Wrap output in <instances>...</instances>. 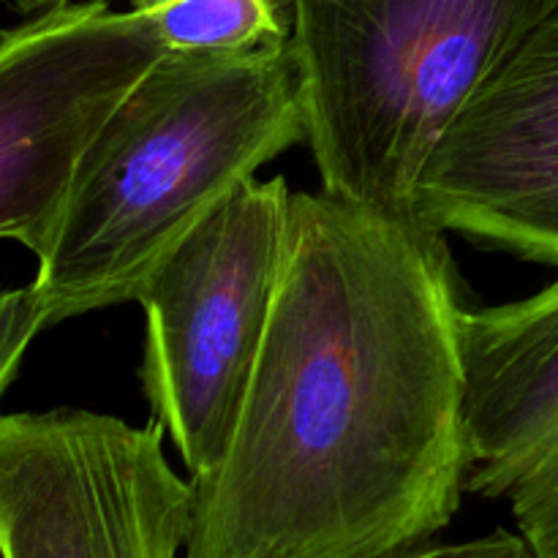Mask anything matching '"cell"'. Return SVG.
I'll return each instance as SVG.
<instances>
[{"label":"cell","instance_id":"cell-1","mask_svg":"<svg viewBox=\"0 0 558 558\" xmlns=\"http://www.w3.org/2000/svg\"><path fill=\"white\" fill-rule=\"evenodd\" d=\"M461 281L445 234L294 191L265 341L183 558H387L469 477Z\"/></svg>","mask_w":558,"mask_h":558},{"label":"cell","instance_id":"cell-2","mask_svg":"<svg viewBox=\"0 0 558 558\" xmlns=\"http://www.w3.org/2000/svg\"><path fill=\"white\" fill-rule=\"evenodd\" d=\"M305 140L292 41L163 52L82 156L31 283L47 325L134 300L213 207Z\"/></svg>","mask_w":558,"mask_h":558},{"label":"cell","instance_id":"cell-3","mask_svg":"<svg viewBox=\"0 0 558 558\" xmlns=\"http://www.w3.org/2000/svg\"><path fill=\"white\" fill-rule=\"evenodd\" d=\"M322 191L414 218L452 120L558 0H292Z\"/></svg>","mask_w":558,"mask_h":558},{"label":"cell","instance_id":"cell-4","mask_svg":"<svg viewBox=\"0 0 558 558\" xmlns=\"http://www.w3.org/2000/svg\"><path fill=\"white\" fill-rule=\"evenodd\" d=\"M287 180L234 189L145 278L140 385L189 469L218 463L248 390L287 256Z\"/></svg>","mask_w":558,"mask_h":558},{"label":"cell","instance_id":"cell-5","mask_svg":"<svg viewBox=\"0 0 558 558\" xmlns=\"http://www.w3.org/2000/svg\"><path fill=\"white\" fill-rule=\"evenodd\" d=\"M163 434L90 409L0 414V558H183L194 488Z\"/></svg>","mask_w":558,"mask_h":558},{"label":"cell","instance_id":"cell-6","mask_svg":"<svg viewBox=\"0 0 558 558\" xmlns=\"http://www.w3.org/2000/svg\"><path fill=\"white\" fill-rule=\"evenodd\" d=\"M163 54L134 9L69 0L0 33V240L47 254L82 156Z\"/></svg>","mask_w":558,"mask_h":558},{"label":"cell","instance_id":"cell-7","mask_svg":"<svg viewBox=\"0 0 558 558\" xmlns=\"http://www.w3.org/2000/svg\"><path fill=\"white\" fill-rule=\"evenodd\" d=\"M414 218L558 270V5L436 142Z\"/></svg>","mask_w":558,"mask_h":558},{"label":"cell","instance_id":"cell-8","mask_svg":"<svg viewBox=\"0 0 558 558\" xmlns=\"http://www.w3.org/2000/svg\"><path fill=\"white\" fill-rule=\"evenodd\" d=\"M466 494L507 499L534 558H558V281L466 308Z\"/></svg>","mask_w":558,"mask_h":558},{"label":"cell","instance_id":"cell-9","mask_svg":"<svg viewBox=\"0 0 558 558\" xmlns=\"http://www.w3.org/2000/svg\"><path fill=\"white\" fill-rule=\"evenodd\" d=\"M163 52H254L292 41V0H131Z\"/></svg>","mask_w":558,"mask_h":558},{"label":"cell","instance_id":"cell-10","mask_svg":"<svg viewBox=\"0 0 558 558\" xmlns=\"http://www.w3.org/2000/svg\"><path fill=\"white\" fill-rule=\"evenodd\" d=\"M47 325L36 289H0V398L14 381L33 338Z\"/></svg>","mask_w":558,"mask_h":558},{"label":"cell","instance_id":"cell-11","mask_svg":"<svg viewBox=\"0 0 558 558\" xmlns=\"http://www.w3.org/2000/svg\"><path fill=\"white\" fill-rule=\"evenodd\" d=\"M387 558H534L532 548L521 532L510 529H494L483 537L463 539V543H425L417 548H409L403 554Z\"/></svg>","mask_w":558,"mask_h":558},{"label":"cell","instance_id":"cell-12","mask_svg":"<svg viewBox=\"0 0 558 558\" xmlns=\"http://www.w3.org/2000/svg\"><path fill=\"white\" fill-rule=\"evenodd\" d=\"M3 5H9L11 11H16V14H38V11L44 9H52V5L58 3H69V0H0Z\"/></svg>","mask_w":558,"mask_h":558}]
</instances>
